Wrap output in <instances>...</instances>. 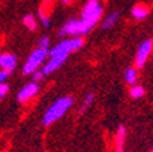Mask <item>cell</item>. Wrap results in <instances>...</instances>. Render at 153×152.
<instances>
[{
	"label": "cell",
	"mask_w": 153,
	"mask_h": 152,
	"mask_svg": "<svg viewBox=\"0 0 153 152\" xmlns=\"http://www.w3.org/2000/svg\"><path fill=\"white\" fill-rule=\"evenodd\" d=\"M67 56L66 55H59V56H51V59L48 60L45 66H42V73L47 76V74H51L53 73L55 70H57L62 64L66 62Z\"/></svg>",
	"instance_id": "52a82bcc"
},
{
	"label": "cell",
	"mask_w": 153,
	"mask_h": 152,
	"mask_svg": "<svg viewBox=\"0 0 153 152\" xmlns=\"http://www.w3.org/2000/svg\"><path fill=\"white\" fill-rule=\"evenodd\" d=\"M33 76V81H36V82H38V81H41L42 78H44L45 74L42 73V70H37V71H34V73L32 74Z\"/></svg>",
	"instance_id": "2e32d148"
},
{
	"label": "cell",
	"mask_w": 153,
	"mask_h": 152,
	"mask_svg": "<svg viewBox=\"0 0 153 152\" xmlns=\"http://www.w3.org/2000/svg\"><path fill=\"white\" fill-rule=\"evenodd\" d=\"M148 13H149V10H148L146 6H143V4H137V6H134L133 10H131V15H133L135 19L146 18Z\"/></svg>",
	"instance_id": "30bf717a"
},
{
	"label": "cell",
	"mask_w": 153,
	"mask_h": 152,
	"mask_svg": "<svg viewBox=\"0 0 153 152\" xmlns=\"http://www.w3.org/2000/svg\"><path fill=\"white\" fill-rule=\"evenodd\" d=\"M8 89H10V86H8V84H0V99H3L4 96L7 95V92H8Z\"/></svg>",
	"instance_id": "e0dca14e"
},
{
	"label": "cell",
	"mask_w": 153,
	"mask_h": 152,
	"mask_svg": "<svg viewBox=\"0 0 153 152\" xmlns=\"http://www.w3.org/2000/svg\"><path fill=\"white\" fill-rule=\"evenodd\" d=\"M15 66H16L15 55L8 54V52L0 55V69L1 70H6V71L11 73V71L15 69Z\"/></svg>",
	"instance_id": "ba28073f"
},
{
	"label": "cell",
	"mask_w": 153,
	"mask_h": 152,
	"mask_svg": "<svg viewBox=\"0 0 153 152\" xmlns=\"http://www.w3.org/2000/svg\"><path fill=\"white\" fill-rule=\"evenodd\" d=\"M23 25H25L29 30H36V29H37V21H36L34 15L27 14V15L23 16Z\"/></svg>",
	"instance_id": "7c38bea8"
},
{
	"label": "cell",
	"mask_w": 153,
	"mask_h": 152,
	"mask_svg": "<svg viewBox=\"0 0 153 152\" xmlns=\"http://www.w3.org/2000/svg\"><path fill=\"white\" fill-rule=\"evenodd\" d=\"M124 79H126V82L130 84V85L135 84V81H137V70L133 69V67H128V69L126 70V73H124Z\"/></svg>",
	"instance_id": "4fadbf2b"
},
{
	"label": "cell",
	"mask_w": 153,
	"mask_h": 152,
	"mask_svg": "<svg viewBox=\"0 0 153 152\" xmlns=\"http://www.w3.org/2000/svg\"><path fill=\"white\" fill-rule=\"evenodd\" d=\"M143 93H145V91H143V88L141 85H134L133 88L130 89V96L134 99H140L143 96Z\"/></svg>",
	"instance_id": "5bb4252c"
},
{
	"label": "cell",
	"mask_w": 153,
	"mask_h": 152,
	"mask_svg": "<svg viewBox=\"0 0 153 152\" xmlns=\"http://www.w3.org/2000/svg\"><path fill=\"white\" fill-rule=\"evenodd\" d=\"M10 76L8 71H6V70H0V84H4L6 82L7 77Z\"/></svg>",
	"instance_id": "ffe728a7"
},
{
	"label": "cell",
	"mask_w": 153,
	"mask_h": 152,
	"mask_svg": "<svg viewBox=\"0 0 153 152\" xmlns=\"http://www.w3.org/2000/svg\"><path fill=\"white\" fill-rule=\"evenodd\" d=\"M102 14V6L99 0H89L82 10V16L78 19V32L76 36H83L92 30L99 22Z\"/></svg>",
	"instance_id": "6da1fadb"
},
{
	"label": "cell",
	"mask_w": 153,
	"mask_h": 152,
	"mask_svg": "<svg viewBox=\"0 0 153 152\" xmlns=\"http://www.w3.org/2000/svg\"><path fill=\"white\" fill-rule=\"evenodd\" d=\"M119 15L120 14L118 13V11H115V13H112V14H109L107 18L102 21V23H101V28L102 29H109V28H112V26L115 25V23L118 22V19H119Z\"/></svg>",
	"instance_id": "8fae6325"
},
{
	"label": "cell",
	"mask_w": 153,
	"mask_h": 152,
	"mask_svg": "<svg viewBox=\"0 0 153 152\" xmlns=\"http://www.w3.org/2000/svg\"><path fill=\"white\" fill-rule=\"evenodd\" d=\"M82 45H83V38L79 37V36H75V37L68 38V40H63L56 47H53L49 51V56H59V55L68 56V54L79 49Z\"/></svg>",
	"instance_id": "3957f363"
},
{
	"label": "cell",
	"mask_w": 153,
	"mask_h": 152,
	"mask_svg": "<svg viewBox=\"0 0 153 152\" xmlns=\"http://www.w3.org/2000/svg\"><path fill=\"white\" fill-rule=\"evenodd\" d=\"M62 1H63V3H68V1H70V0H62Z\"/></svg>",
	"instance_id": "44dd1931"
},
{
	"label": "cell",
	"mask_w": 153,
	"mask_h": 152,
	"mask_svg": "<svg viewBox=\"0 0 153 152\" xmlns=\"http://www.w3.org/2000/svg\"><path fill=\"white\" fill-rule=\"evenodd\" d=\"M152 152H153V149H152Z\"/></svg>",
	"instance_id": "7402d4cb"
},
{
	"label": "cell",
	"mask_w": 153,
	"mask_h": 152,
	"mask_svg": "<svg viewBox=\"0 0 153 152\" xmlns=\"http://www.w3.org/2000/svg\"><path fill=\"white\" fill-rule=\"evenodd\" d=\"M152 49H153V41L152 40H145V41L138 47L137 56H135V66H137L138 69L143 67V64H145V62L148 60V58H149Z\"/></svg>",
	"instance_id": "5b68a950"
},
{
	"label": "cell",
	"mask_w": 153,
	"mask_h": 152,
	"mask_svg": "<svg viewBox=\"0 0 153 152\" xmlns=\"http://www.w3.org/2000/svg\"><path fill=\"white\" fill-rule=\"evenodd\" d=\"M38 47H41V48H48L49 47V37L44 36V37L40 38V41H38Z\"/></svg>",
	"instance_id": "ac0fdd59"
},
{
	"label": "cell",
	"mask_w": 153,
	"mask_h": 152,
	"mask_svg": "<svg viewBox=\"0 0 153 152\" xmlns=\"http://www.w3.org/2000/svg\"><path fill=\"white\" fill-rule=\"evenodd\" d=\"M38 92H40V85H38V82L32 81V82H27L22 89H21V91H19L16 97H18V101L25 103V101L33 99Z\"/></svg>",
	"instance_id": "8992f818"
},
{
	"label": "cell",
	"mask_w": 153,
	"mask_h": 152,
	"mask_svg": "<svg viewBox=\"0 0 153 152\" xmlns=\"http://www.w3.org/2000/svg\"><path fill=\"white\" fill-rule=\"evenodd\" d=\"M73 97L71 96H64V97L57 99L51 107L45 111L44 118H42V125L44 126H49L57 121L59 118H62L67 111L70 110V107L73 106Z\"/></svg>",
	"instance_id": "7a4b0ae2"
},
{
	"label": "cell",
	"mask_w": 153,
	"mask_h": 152,
	"mask_svg": "<svg viewBox=\"0 0 153 152\" xmlns=\"http://www.w3.org/2000/svg\"><path fill=\"white\" fill-rule=\"evenodd\" d=\"M93 99H94V95H93L92 92H90V93H88V95H86L85 100H83V103H82V104H81V108H79V111H81V112H83V111H85L86 108H89V106L93 103Z\"/></svg>",
	"instance_id": "9a60e30c"
},
{
	"label": "cell",
	"mask_w": 153,
	"mask_h": 152,
	"mask_svg": "<svg viewBox=\"0 0 153 152\" xmlns=\"http://www.w3.org/2000/svg\"><path fill=\"white\" fill-rule=\"evenodd\" d=\"M47 55H49L48 48L38 47V48H36L34 51H32V54L29 55L25 66H23V69H22V73L23 74H33L34 71H37L38 67L41 66V63L45 60Z\"/></svg>",
	"instance_id": "277c9868"
},
{
	"label": "cell",
	"mask_w": 153,
	"mask_h": 152,
	"mask_svg": "<svg viewBox=\"0 0 153 152\" xmlns=\"http://www.w3.org/2000/svg\"><path fill=\"white\" fill-rule=\"evenodd\" d=\"M124 140H126V129H124V126H119L118 133H116V139H115V144H116V152H123Z\"/></svg>",
	"instance_id": "9c48e42d"
},
{
	"label": "cell",
	"mask_w": 153,
	"mask_h": 152,
	"mask_svg": "<svg viewBox=\"0 0 153 152\" xmlns=\"http://www.w3.org/2000/svg\"><path fill=\"white\" fill-rule=\"evenodd\" d=\"M40 21H41V23H42L44 28H49V18L45 16L42 13H40Z\"/></svg>",
	"instance_id": "d6986e66"
}]
</instances>
